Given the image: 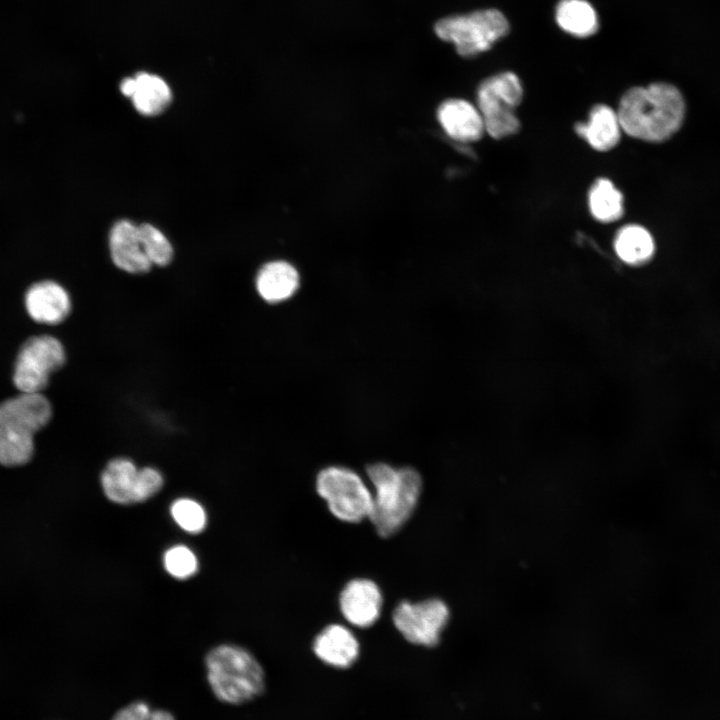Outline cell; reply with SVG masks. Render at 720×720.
<instances>
[{"mask_svg":"<svg viewBox=\"0 0 720 720\" xmlns=\"http://www.w3.org/2000/svg\"><path fill=\"white\" fill-rule=\"evenodd\" d=\"M170 513L176 524L188 533L198 534L206 527V512L193 499L179 498L175 500L171 505Z\"/></svg>","mask_w":720,"mask_h":720,"instance_id":"obj_23","label":"cell"},{"mask_svg":"<svg viewBox=\"0 0 720 720\" xmlns=\"http://www.w3.org/2000/svg\"><path fill=\"white\" fill-rule=\"evenodd\" d=\"M367 475L375 492L369 519L380 536H392L417 506L422 489L421 476L411 467L395 468L386 463L368 466Z\"/></svg>","mask_w":720,"mask_h":720,"instance_id":"obj_2","label":"cell"},{"mask_svg":"<svg viewBox=\"0 0 720 720\" xmlns=\"http://www.w3.org/2000/svg\"><path fill=\"white\" fill-rule=\"evenodd\" d=\"M449 619V609L440 599L417 603L403 601L393 612V622L401 635L410 643L434 647Z\"/></svg>","mask_w":720,"mask_h":720,"instance_id":"obj_9","label":"cell"},{"mask_svg":"<svg viewBox=\"0 0 720 720\" xmlns=\"http://www.w3.org/2000/svg\"><path fill=\"white\" fill-rule=\"evenodd\" d=\"M112 720H175V718L166 710L151 709L147 703L135 701L118 710Z\"/></svg>","mask_w":720,"mask_h":720,"instance_id":"obj_25","label":"cell"},{"mask_svg":"<svg viewBox=\"0 0 720 720\" xmlns=\"http://www.w3.org/2000/svg\"><path fill=\"white\" fill-rule=\"evenodd\" d=\"M165 570L174 578L186 579L198 569V560L193 551L185 545L169 548L163 558Z\"/></svg>","mask_w":720,"mask_h":720,"instance_id":"obj_24","label":"cell"},{"mask_svg":"<svg viewBox=\"0 0 720 720\" xmlns=\"http://www.w3.org/2000/svg\"><path fill=\"white\" fill-rule=\"evenodd\" d=\"M312 648L320 661L337 669L351 667L360 652V645L355 635L340 624L325 627L315 637Z\"/></svg>","mask_w":720,"mask_h":720,"instance_id":"obj_14","label":"cell"},{"mask_svg":"<svg viewBox=\"0 0 720 720\" xmlns=\"http://www.w3.org/2000/svg\"><path fill=\"white\" fill-rule=\"evenodd\" d=\"M574 129L579 137L599 152L616 147L623 132L617 111L605 104L593 106L587 122L576 123Z\"/></svg>","mask_w":720,"mask_h":720,"instance_id":"obj_17","label":"cell"},{"mask_svg":"<svg viewBox=\"0 0 720 720\" xmlns=\"http://www.w3.org/2000/svg\"><path fill=\"white\" fill-rule=\"evenodd\" d=\"M299 273L296 268L282 260L264 264L258 271L255 287L260 298L277 304L291 298L299 287Z\"/></svg>","mask_w":720,"mask_h":720,"instance_id":"obj_18","label":"cell"},{"mask_svg":"<svg viewBox=\"0 0 720 720\" xmlns=\"http://www.w3.org/2000/svg\"><path fill=\"white\" fill-rule=\"evenodd\" d=\"M614 249L623 262L640 265L652 257L655 244L646 228L637 224H628L617 231L614 238Z\"/></svg>","mask_w":720,"mask_h":720,"instance_id":"obj_20","label":"cell"},{"mask_svg":"<svg viewBox=\"0 0 720 720\" xmlns=\"http://www.w3.org/2000/svg\"><path fill=\"white\" fill-rule=\"evenodd\" d=\"M383 598L378 585L369 579H353L341 591L340 610L352 625L367 628L380 616Z\"/></svg>","mask_w":720,"mask_h":720,"instance_id":"obj_10","label":"cell"},{"mask_svg":"<svg viewBox=\"0 0 720 720\" xmlns=\"http://www.w3.org/2000/svg\"><path fill=\"white\" fill-rule=\"evenodd\" d=\"M509 22L497 9L477 10L440 19L434 26L436 35L454 44L463 57H473L489 50L509 32Z\"/></svg>","mask_w":720,"mask_h":720,"instance_id":"obj_5","label":"cell"},{"mask_svg":"<svg viewBox=\"0 0 720 720\" xmlns=\"http://www.w3.org/2000/svg\"><path fill=\"white\" fill-rule=\"evenodd\" d=\"M109 252L113 264L130 274H144L152 268L140 240L138 225L119 220L109 233Z\"/></svg>","mask_w":720,"mask_h":720,"instance_id":"obj_11","label":"cell"},{"mask_svg":"<svg viewBox=\"0 0 720 720\" xmlns=\"http://www.w3.org/2000/svg\"><path fill=\"white\" fill-rule=\"evenodd\" d=\"M316 490L336 518L349 523L369 518L373 494L355 471L343 466L326 467L317 475Z\"/></svg>","mask_w":720,"mask_h":720,"instance_id":"obj_7","label":"cell"},{"mask_svg":"<svg viewBox=\"0 0 720 720\" xmlns=\"http://www.w3.org/2000/svg\"><path fill=\"white\" fill-rule=\"evenodd\" d=\"M120 91L131 99L134 108L144 116L160 114L172 99L168 83L162 77L148 72H139L123 79Z\"/></svg>","mask_w":720,"mask_h":720,"instance_id":"obj_12","label":"cell"},{"mask_svg":"<svg viewBox=\"0 0 720 720\" xmlns=\"http://www.w3.org/2000/svg\"><path fill=\"white\" fill-rule=\"evenodd\" d=\"M52 416L50 402L41 393H21L0 404V464L16 467L28 463L34 435Z\"/></svg>","mask_w":720,"mask_h":720,"instance_id":"obj_4","label":"cell"},{"mask_svg":"<svg viewBox=\"0 0 720 720\" xmlns=\"http://www.w3.org/2000/svg\"><path fill=\"white\" fill-rule=\"evenodd\" d=\"M66 361L62 343L50 335L35 336L21 347L14 368L13 381L22 393H40L52 372Z\"/></svg>","mask_w":720,"mask_h":720,"instance_id":"obj_8","label":"cell"},{"mask_svg":"<svg viewBox=\"0 0 720 720\" xmlns=\"http://www.w3.org/2000/svg\"><path fill=\"white\" fill-rule=\"evenodd\" d=\"M588 208L598 222L612 223L624 214V198L611 180L599 178L588 192Z\"/></svg>","mask_w":720,"mask_h":720,"instance_id":"obj_21","label":"cell"},{"mask_svg":"<svg viewBox=\"0 0 720 720\" xmlns=\"http://www.w3.org/2000/svg\"><path fill=\"white\" fill-rule=\"evenodd\" d=\"M616 111L625 134L646 142H662L682 125L685 100L676 86L654 82L628 89Z\"/></svg>","mask_w":720,"mask_h":720,"instance_id":"obj_1","label":"cell"},{"mask_svg":"<svg viewBox=\"0 0 720 720\" xmlns=\"http://www.w3.org/2000/svg\"><path fill=\"white\" fill-rule=\"evenodd\" d=\"M438 120L448 136L459 142H474L485 133L477 106L464 99H449L438 109Z\"/></svg>","mask_w":720,"mask_h":720,"instance_id":"obj_15","label":"cell"},{"mask_svg":"<svg viewBox=\"0 0 720 720\" xmlns=\"http://www.w3.org/2000/svg\"><path fill=\"white\" fill-rule=\"evenodd\" d=\"M105 496L117 504L140 503V468L126 457L110 460L101 473Z\"/></svg>","mask_w":720,"mask_h":720,"instance_id":"obj_16","label":"cell"},{"mask_svg":"<svg viewBox=\"0 0 720 720\" xmlns=\"http://www.w3.org/2000/svg\"><path fill=\"white\" fill-rule=\"evenodd\" d=\"M522 98L523 86L514 72H501L484 79L477 89V108L485 133L494 139L516 134L521 124L515 111Z\"/></svg>","mask_w":720,"mask_h":720,"instance_id":"obj_6","label":"cell"},{"mask_svg":"<svg viewBox=\"0 0 720 720\" xmlns=\"http://www.w3.org/2000/svg\"><path fill=\"white\" fill-rule=\"evenodd\" d=\"M207 680L217 699L240 705L260 696L265 689V673L258 660L246 649L221 644L205 656Z\"/></svg>","mask_w":720,"mask_h":720,"instance_id":"obj_3","label":"cell"},{"mask_svg":"<svg viewBox=\"0 0 720 720\" xmlns=\"http://www.w3.org/2000/svg\"><path fill=\"white\" fill-rule=\"evenodd\" d=\"M555 20L566 33L587 38L599 29L598 15L586 0H561L555 9Z\"/></svg>","mask_w":720,"mask_h":720,"instance_id":"obj_19","label":"cell"},{"mask_svg":"<svg viewBox=\"0 0 720 720\" xmlns=\"http://www.w3.org/2000/svg\"><path fill=\"white\" fill-rule=\"evenodd\" d=\"M143 250L152 266L164 267L173 259L171 242L158 228L149 223L138 225Z\"/></svg>","mask_w":720,"mask_h":720,"instance_id":"obj_22","label":"cell"},{"mask_svg":"<svg viewBox=\"0 0 720 720\" xmlns=\"http://www.w3.org/2000/svg\"><path fill=\"white\" fill-rule=\"evenodd\" d=\"M25 305L32 319L50 325L63 322L72 308L68 292L54 281L32 285L26 292Z\"/></svg>","mask_w":720,"mask_h":720,"instance_id":"obj_13","label":"cell"}]
</instances>
